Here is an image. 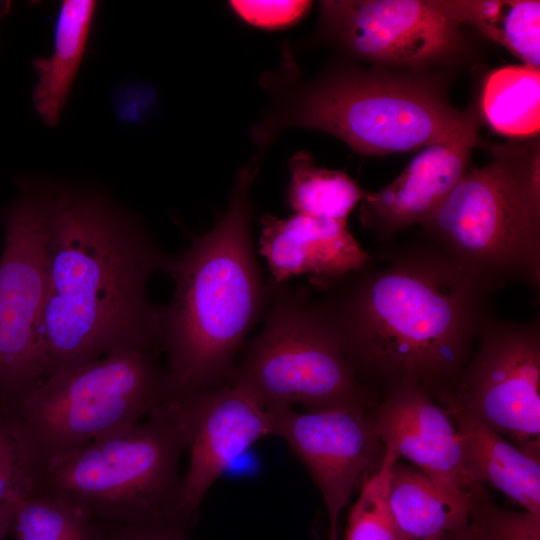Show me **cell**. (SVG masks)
<instances>
[{
  "mask_svg": "<svg viewBox=\"0 0 540 540\" xmlns=\"http://www.w3.org/2000/svg\"><path fill=\"white\" fill-rule=\"evenodd\" d=\"M382 243L315 303L360 381L445 400L496 316L493 292L423 236Z\"/></svg>",
  "mask_w": 540,
  "mask_h": 540,
  "instance_id": "cell-1",
  "label": "cell"
},
{
  "mask_svg": "<svg viewBox=\"0 0 540 540\" xmlns=\"http://www.w3.org/2000/svg\"><path fill=\"white\" fill-rule=\"evenodd\" d=\"M40 190L47 274L39 329L43 380L116 350L164 351L161 309L148 301L146 288L168 255L106 197Z\"/></svg>",
  "mask_w": 540,
  "mask_h": 540,
  "instance_id": "cell-2",
  "label": "cell"
},
{
  "mask_svg": "<svg viewBox=\"0 0 540 540\" xmlns=\"http://www.w3.org/2000/svg\"><path fill=\"white\" fill-rule=\"evenodd\" d=\"M260 155L238 171L226 210L164 270L174 281L161 309L169 399L228 384L246 335L263 315V284L251 237V187Z\"/></svg>",
  "mask_w": 540,
  "mask_h": 540,
  "instance_id": "cell-3",
  "label": "cell"
},
{
  "mask_svg": "<svg viewBox=\"0 0 540 540\" xmlns=\"http://www.w3.org/2000/svg\"><path fill=\"white\" fill-rule=\"evenodd\" d=\"M260 85L269 103L249 134L261 152L299 127L331 134L362 155H386L444 142L474 121L414 79L347 66L306 79L287 45Z\"/></svg>",
  "mask_w": 540,
  "mask_h": 540,
  "instance_id": "cell-4",
  "label": "cell"
},
{
  "mask_svg": "<svg viewBox=\"0 0 540 540\" xmlns=\"http://www.w3.org/2000/svg\"><path fill=\"white\" fill-rule=\"evenodd\" d=\"M422 236L493 293L521 283L540 290V150L502 145L468 169Z\"/></svg>",
  "mask_w": 540,
  "mask_h": 540,
  "instance_id": "cell-5",
  "label": "cell"
},
{
  "mask_svg": "<svg viewBox=\"0 0 540 540\" xmlns=\"http://www.w3.org/2000/svg\"><path fill=\"white\" fill-rule=\"evenodd\" d=\"M189 429L186 399H168L143 420L47 463L37 487L100 523L180 525L179 462Z\"/></svg>",
  "mask_w": 540,
  "mask_h": 540,
  "instance_id": "cell-6",
  "label": "cell"
},
{
  "mask_svg": "<svg viewBox=\"0 0 540 540\" xmlns=\"http://www.w3.org/2000/svg\"><path fill=\"white\" fill-rule=\"evenodd\" d=\"M158 355L116 350L41 381L8 418L39 474L50 461L143 420L167 401Z\"/></svg>",
  "mask_w": 540,
  "mask_h": 540,
  "instance_id": "cell-7",
  "label": "cell"
},
{
  "mask_svg": "<svg viewBox=\"0 0 540 540\" xmlns=\"http://www.w3.org/2000/svg\"><path fill=\"white\" fill-rule=\"evenodd\" d=\"M266 292L262 330L229 383L265 407L366 409L368 391L309 292L272 281Z\"/></svg>",
  "mask_w": 540,
  "mask_h": 540,
  "instance_id": "cell-8",
  "label": "cell"
},
{
  "mask_svg": "<svg viewBox=\"0 0 540 540\" xmlns=\"http://www.w3.org/2000/svg\"><path fill=\"white\" fill-rule=\"evenodd\" d=\"M0 258V417L10 418L43 380L39 329L46 297V231L40 188L3 216Z\"/></svg>",
  "mask_w": 540,
  "mask_h": 540,
  "instance_id": "cell-9",
  "label": "cell"
},
{
  "mask_svg": "<svg viewBox=\"0 0 540 540\" xmlns=\"http://www.w3.org/2000/svg\"><path fill=\"white\" fill-rule=\"evenodd\" d=\"M540 459V320L495 316L445 400Z\"/></svg>",
  "mask_w": 540,
  "mask_h": 540,
  "instance_id": "cell-10",
  "label": "cell"
},
{
  "mask_svg": "<svg viewBox=\"0 0 540 540\" xmlns=\"http://www.w3.org/2000/svg\"><path fill=\"white\" fill-rule=\"evenodd\" d=\"M459 26L432 0L320 2V30L347 54L389 65H419L453 54Z\"/></svg>",
  "mask_w": 540,
  "mask_h": 540,
  "instance_id": "cell-11",
  "label": "cell"
},
{
  "mask_svg": "<svg viewBox=\"0 0 540 540\" xmlns=\"http://www.w3.org/2000/svg\"><path fill=\"white\" fill-rule=\"evenodd\" d=\"M273 435L284 439L308 469L328 516V539H337L338 521L353 492L380 466L384 449L365 408L299 412L267 407Z\"/></svg>",
  "mask_w": 540,
  "mask_h": 540,
  "instance_id": "cell-12",
  "label": "cell"
},
{
  "mask_svg": "<svg viewBox=\"0 0 540 540\" xmlns=\"http://www.w3.org/2000/svg\"><path fill=\"white\" fill-rule=\"evenodd\" d=\"M186 401L190 429L179 499L183 527L230 463L258 440L273 435L269 409L234 384L204 390Z\"/></svg>",
  "mask_w": 540,
  "mask_h": 540,
  "instance_id": "cell-13",
  "label": "cell"
},
{
  "mask_svg": "<svg viewBox=\"0 0 540 540\" xmlns=\"http://www.w3.org/2000/svg\"><path fill=\"white\" fill-rule=\"evenodd\" d=\"M371 415L384 451L405 459L432 480L473 493L484 486L470 478L461 439L446 408L420 385L403 382L387 391Z\"/></svg>",
  "mask_w": 540,
  "mask_h": 540,
  "instance_id": "cell-14",
  "label": "cell"
},
{
  "mask_svg": "<svg viewBox=\"0 0 540 540\" xmlns=\"http://www.w3.org/2000/svg\"><path fill=\"white\" fill-rule=\"evenodd\" d=\"M477 138L474 120L451 139L424 147L386 187L366 191L359 209L362 226L387 242L426 221L468 170Z\"/></svg>",
  "mask_w": 540,
  "mask_h": 540,
  "instance_id": "cell-15",
  "label": "cell"
},
{
  "mask_svg": "<svg viewBox=\"0 0 540 540\" xmlns=\"http://www.w3.org/2000/svg\"><path fill=\"white\" fill-rule=\"evenodd\" d=\"M260 224L259 252L277 284L307 275L321 292L370 257L344 222L294 213L287 218L264 214Z\"/></svg>",
  "mask_w": 540,
  "mask_h": 540,
  "instance_id": "cell-16",
  "label": "cell"
},
{
  "mask_svg": "<svg viewBox=\"0 0 540 540\" xmlns=\"http://www.w3.org/2000/svg\"><path fill=\"white\" fill-rule=\"evenodd\" d=\"M447 407L472 481L478 486L488 484L522 510L540 514V459L519 449L470 412L452 403Z\"/></svg>",
  "mask_w": 540,
  "mask_h": 540,
  "instance_id": "cell-17",
  "label": "cell"
},
{
  "mask_svg": "<svg viewBox=\"0 0 540 540\" xmlns=\"http://www.w3.org/2000/svg\"><path fill=\"white\" fill-rule=\"evenodd\" d=\"M480 489L454 490L396 459L389 471L387 503L406 540H435L469 522Z\"/></svg>",
  "mask_w": 540,
  "mask_h": 540,
  "instance_id": "cell-18",
  "label": "cell"
},
{
  "mask_svg": "<svg viewBox=\"0 0 540 540\" xmlns=\"http://www.w3.org/2000/svg\"><path fill=\"white\" fill-rule=\"evenodd\" d=\"M96 6L95 1H63L56 21L52 55L33 61L38 75L33 103L46 125L54 126L59 121L84 55Z\"/></svg>",
  "mask_w": 540,
  "mask_h": 540,
  "instance_id": "cell-19",
  "label": "cell"
},
{
  "mask_svg": "<svg viewBox=\"0 0 540 540\" xmlns=\"http://www.w3.org/2000/svg\"><path fill=\"white\" fill-rule=\"evenodd\" d=\"M456 25L468 24L506 47L524 65L540 66L538 0H432Z\"/></svg>",
  "mask_w": 540,
  "mask_h": 540,
  "instance_id": "cell-20",
  "label": "cell"
},
{
  "mask_svg": "<svg viewBox=\"0 0 540 540\" xmlns=\"http://www.w3.org/2000/svg\"><path fill=\"white\" fill-rule=\"evenodd\" d=\"M482 113L490 127L510 137L535 136L540 128V71L527 65L505 66L486 78Z\"/></svg>",
  "mask_w": 540,
  "mask_h": 540,
  "instance_id": "cell-21",
  "label": "cell"
},
{
  "mask_svg": "<svg viewBox=\"0 0 540 540\" xmlns=\"http://www.w3.org/2000/svg\"><path fill=\"white\" fill-rule=\"evenodd\" d=\"M289 170L286 198L295 214L346 223L366 193L344 171L317 166L306 151L290 158Z\"/></svg>",
  "mask_w": 540,
  "mask_h": 540,
  "instance_id": "cell-22",
  "label": "cell"
},
{
  "mask_svg": "<svg viewBox=\"0 0 540 540\" xmlns=\"http://www.w3.org/2000/svg\"><path fill=\"white\" fill-rule=\"evenodd\" d=\"M11 532L17 540H106L102 523L40 487L15 504Z\"/></svg>",
  "mask_w": 540,
  "mask_h": 540,
  "instance_id": "cell-23",
  "label": "cell"
},
{
  "mask_svg": "<svg viewBox=\"0 0 540 540\" xmlns=\"http://www.w3.org/2000/svg\"><path fill=\"white\" fill-rule=\"evenodd\" d=\"M396 459L384 451L378 469L362 481L360 494L348 515L345 540H406L387 503L389 471Z\"/></svg>",
  "mask_w": 540,
  "mask_h": 540,
  "instance_id": "cell-24",
  "label": "cell"
},
{
  "mask_svg": "<svg viewBox=\"0 0 540 540\" xmlns=\"http://www.w3.org/2000/svg\"><path fill=\"white\" fill-rule=\"evenodd\" d=\"M480 540H540V514L496 504L481 488L470 516Z\"/></svg>",
  "mask_w": 540,
  "mask_h": 540,
  "instance_id": "cell-25",
  "label": "cell"
},
{
  "mask_svg": "<svg viewBox=\"0 0 540 540\" xmlns=\"http://www.w3.org/2000/svg\"><path fill=\"white\" fill-rule=\"evenodd\" d=\"M39 480V472L14 425L0 417V503H17Z\"/></svg>",
  "mask_w": 540,
  "mask_h": 540,
  "instance_id": "cell-26",
  "label": "cell"
},
{
  "mask_svg": "<svg viewBox=\"0 0 540 540\" xmlns=\"http://www.w3.org/2000/svg\"><path fill=\"white\" fill-rule=\"evenodd\" d=\"M310 1L233 0L231 9L248 24L263 29H279L301 20L309 11Z\"/></svg>",
  "mask_w": 540,
  "mask_h": 540,
  "instance_id": "cell-27",
  "label": "cell"
},
{
  "mask_svg": "<svg viewBox=\"0 0 540 540\" xmlns=\"http://www.w3.org/2000/svg\"><path fill=\"white\" fill-rule=\"evenodd\" d=\"M102 524L108 540H190L185 527L173 523Z\"/></svg>",
  "mask_w": 540,
  "mask_h": 540,
  "instance_id": "cell-28",
  "label": "cell"
},
{
  "mask_svg": "<svg viewBox=\"0 0 540 540\" xmlns=\"http://www.w3.org/2000/svg\"><path fill=\"white\" fill-rule=\"evenodd\" d=\"M16 503H0V540L11 532Z\"/></svg>",
  "mask_w": 540,
  "mask_h": 540,
  "instance_id": "cell-29",
  "label": "cell"
},
{
  "mask_svg": "<svg viewBox=\"0 0 540 540\" xmlns=\"http://www.w3.org/2000/svg\"><path fill=\"white\" fill-rule=\"evenodd\" d=\"M435 540H480L474 527L469 522L463 527L446 533Z\"/></svg>",
  "mask_w": 540,
  "mask_h": 540,
  "instance_id": "cell-30",
  "label": "cell"
},
{
  "mask_svg": "<svg viewBox=\"0 0 540 540\" xmlns=\"http://www.w3.org/2000/svg\"><path fill=\"white\" fill-rule=\"evenodd\" d=\"M8 4H1L0 5V17L4 14V12L6 11V8H4V6H7Z\"/></svg>",
  "mask_w": 540,
  "mask_h": 540,
  "instance_id": "cell-31",
  "label": "cell"
},
{
  "mask_svg": "<svg viewBox=\"0 0 540 540\" xmlns=\"http://www.w3.org/2000/svg\"><path fill=\"white\" fill-rule=\"evenodd\" d=\"M328 540H332V539H328ZM337 540V539H336Z\"/></svg>",
  "mask_w": 540,
  "mask_h": 540,
  "instance_id": "cell-32",
  "label": "cell"
},
{
  "mask_svg": "<svg viewBox=\"0 0 540 540\" xmlns=\"http://www.w3.org/2000/svg\"><path fill=\"white\" fill-rule=\"evenodd\" d=\"M105 535H106V534H105ZM106 540H108L107 537H106Z\"/></svg>",
  "mask_w": 540,
  "mask_h": 540,
  "instance_id": "cell-33",
  "label": "cell"
}]
</instances>
